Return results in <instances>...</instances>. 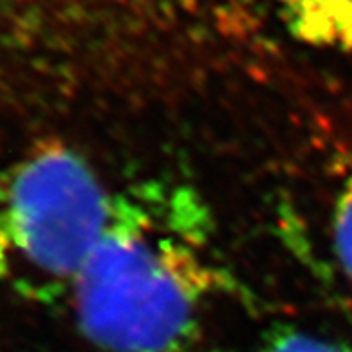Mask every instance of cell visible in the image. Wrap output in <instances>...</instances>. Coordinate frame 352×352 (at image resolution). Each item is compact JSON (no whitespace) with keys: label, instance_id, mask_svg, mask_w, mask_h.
Instances as JSON below:
<instances>
[{"label":"cell","instance_id":"cell-1","mask_svg":"<svg viewBox=\"0 0 352 352\" xmlns=\"http://www.w3.org/2000/svg\"><path fill=\"white\" fill-rule=\"evenodd\" d=\"M208 210L186 188L116 193L106 231L68 295L80 335L102 352H192L226 276Z\"/></svg>","mask_w":352,"mask_h":352},{"label":"cell","instance_id":"cell-2","mask_svg":"<svg viewBox=\"0 0 352 352\" xmlns=\"http://www.w3.org/2000/svg\"><path fill=\"white\" fill-rule=\"evenodd\" d=\"M116 193L79 152L45 142L0 172V297L70 295Z\"/></svg>","mask_w":352,"mask_h":352},{"label":"cell","instance_id":"cell-3","mask_svg":"<svg viewBox=\"0 0 352 352\" xmlns=\"http://www.w3.org/2000/svg\"><path fill=\"white\" fill-rule=\"evenodd\" d=\"M286 29L304 43L352 50V0H274Z\"/></svg>","mask_w":352,"mask_h":352},{"label":"cell","instance_id":"cell-4","mask_svg":"<svg viewBox=\"0 0 352 352\" xmlns=\"http://www.w3.org/2000/svg\"><path fill=\"white\" fill-rule=\"evenodd\" d=\"M259 352H352V349L311 331L283 326L267 333Z\"/></svg>","mask_w":352,"mask_h":352},{"label":"cell","instance_id":"cell-5","mask_svg":"<svg viewBox=\"0 0 352 352\" xmlns=\"http://www.w3.org/2000/svg\"><path fill=\"white\" fill-rule=\"evenodd\" d=\"M331 238L340 267L352 281V168L336 197L331 219Z\"/></svg>","mask_w":352,"mask_h":352}]
</instances>
